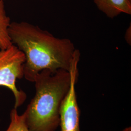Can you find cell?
Segmentation results:
<instances>
[{"label": "cell", "mask_w": 131, "mask_h": 131, "mask_svg": "<svg viewBox=\"0 0 131 131\" xmlns=\"http://www.w3.org/2000/svg\"><path fill=\"white\" fill-rule=\"evenodd\" d=\"M122 131H131V127H128L125 128L124 130H123Z\"/></svg>", "instance_id": "9c48e42d"}, {"label": "cell", "mask_w": 131, "mask_h": 131, "mask_svg": "<svg viewBox=\"0 0 131 131\" xmlns=\"http://www.w3.org/2000/svg\"><path fill=\"white\" fill-rule=\"evenodd\" d=\"M80 52L76 49L71 63L70 89L64 99L60 109L59 126L61 131H80V109L77 101L75 84L78 76V66Z\"/></svg>", "instance_id": "277c9868"}, {"label": "cell", "mask_w": 131, "mask_h": 131, "mask_svg": "<svg viewBox=\"0 0 131 131\" xmlns=\"http://www.w3.org/2000/svg\"><path fill=\"white\" fill-rule=\"evenodd\" d=\"M11 23L5 11L4 0H0V49H5L12 45L8 33Z\"/></svg>", "instance_id": "8992f818"}, {"label": "cell", "mask_w": 131, "mask_h": 131, "mask_svg": "<svg viewBox=\"0 0 131 131\" xmlns=\"http://www.w3.org/2000/svg\"><path fill=\"white\" fill-rule=\"evenodd\" d=\"M131 26L127 29L125 34V39L126 42L130 45H131Z\"/></svg>", "instance_id": "ba28073f"}, {"label": "cell", "mask_w": 131, "mask_h": 131, "mask_svg": "<svg viewBox=\"0 0 131 131\" xmlns=\"http://www.w3.org/2000/svg\"><path fill=\"white\" fill-rule=\"evenodd\" d=\"M6 131H30L25 122L24 114L19 115L17 109L14 108L10 113V123Z\"/></svg>", "instance_id": "52a82bcc"}, {"label": "cell", "mask_w": 131, "mask_h": 131, "mask_svg": "<svg viewBox=\"0 0 131 131\" xmlns=\"http://www.w3.org/2000/svg\"><path fill=\"white\" fill-rule=\"evenodd\" d=\"M25 61L24 53L13 44L5 49H0V86H5L13 92L16 109L26 99L25 93L16 86L17 79L24 77Z\"/></svg>", "instance_id": "3957f363"}, {"label": "cell", "mask_w": 131, "mask_h": 131, "mask_svg": "<svg viewBox=\"0 0 131 131\" xmlns=\"http://www.w3.org/2000/svg\"><path fill=\"white\" fill-rule=\"evenodd\" d=\"M36 93L23 113L30 131H55L59 126L61 104L70 89V72L41 71L35 78Z\"/></svg>", "instance_id": "7a4b0ae2"}, {"label": "cell", "mask_w": 131, "mask_h": 131, "mask_svg": "<svg viewBox=\"0 0 131 131\" xmlns=\"http://www.w3.org/2000/svg\"><path fill=\"white\" fill-rule=\"evenodd\" d=\"M98 9L113 19L121 13L131 15V0H93Z\"/></svg>", "instance_id": "5b68a950"}, {"label": "cell", "mask_w": 131, "mask_h": 131, "mask_svg": "<svg viewBox=\"0 0 131 131\" xmlns=\"http://www.w3.org/2000/svg\"><path fill=\"white\" fill-rule=\"evenodd\" d=\"M12 44L24 53V77L34 82L44 70L69 71L76 48L68 38H56L37 25L25 21L11 22L8 29Z\"/></svg>", "instance_id": "6da1fadb"}]
</instances>
